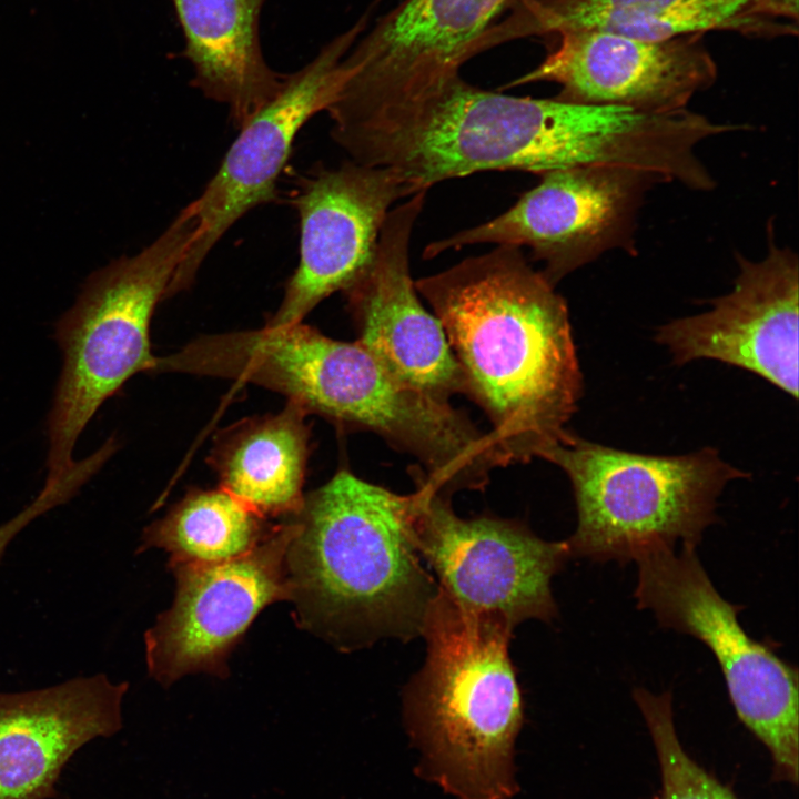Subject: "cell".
Here are the masks:
<instances>
[{"label":"cell","instance_id":"1","mask_svg":"<svg viewBox=\"0 0 799 799\" xmlns=\"http://www.w3.org/2000/svg\"><path fill=\"white\" fill-rule=\"evenodd\" d=\"M492 424L504 465L539 458L569 429L584 380L569 311L520 247L497 245L415 281Z\"/></svg>","mask_w":799,"mask_h":799},{"label":"cell","instance_id":"2","mask_svg":"<svg viewBox=\"0 0 799 799\" xmlns=\"http://www.w3.org/2000/svg\"><path fill=\"white\" fill-rule=\"evenodd\" d=\"M417 496L350 471L304 496L285 557L296 625L340 650L421 636L437 583L414 537Z\"/></svg>","mask_w":799,"mask_h":799},{"label":"cell","instance_id":"3","mask_svg":"<svg viewBox=\"0 0 799 799\" xmlns=\"http://www.w3.org/2000/svg\"><path fill=\"white\" fill-rule=\"evenodd\" d=\"M513 630L438 587L426 610L425 661L403 690V718L419 752L415 773L456 799H509L519 790L514 757L524 704Z\"/></svg>","mask_w":799,"mask_h":799},{"label":"cell","instance_id":"4","mask_svg":"<svg viewBox=\"0 0 799 799\" xmlns=\"http://www.w3.org/2000/svg\"><path fill=\"white\" fill-rule=\"evenodd\" d=\"M190 204L146 247L91 273L57 322L63 364L48 417L45 484L75 463L73 449L100 406L132 376L153 372L150 324L172 295L178 267L195 230Z\"/></svg>","mask_w":799,"mask_h":799},{"label":"cell","instance_id":"5","mask_svg":"<svg viewBox=\"0 0 799 799\" xmlns=\"http://www.w3.org/2000/svg\"><path fill=\"white\" fill-rule=\"evenodd\" d=\"M539 458L568 477L577 525L567 539L572 557L626 564L659 546H697L718 520L726 485L749 473L712 447L680 455L635 453L568 431Z\"/></svg>","mask_w":799,"mask_h":799},{"label":"cell","instance_id":"6","mask_svg":"<svg viewBox=\"0 0 799 799\" xmlns=\"http://www.w3.org/2000/svg\"><path fill=\"white\" fill-rule=\"evenodd\" d=\"M635 562L637 607L650 610L661 627L688 634L708 647L738 719L771 757L772 780L797 786V667L747 634L738 620L742 606L717 591L695 546L681 545L679 552L655 547Z\"/></svg>","mask_w":799,"mask_h":799},{"label":"cell","instance_id":"7","mask_svg":"<svg viewBox=\"0 0 799 799\" xmlns=\"http://www.w3.org/2000/svg\"><path fill=\"white\" fill-rule=\"evenodd\" d=\"M414 537L437 586L458 606L512 627L557 616L552 579L572 557L567 540H546L525 524L495 516L459 517L452 498L418 475Z\"/></svg>","mask_w":799,"mask_h":799},{"label":"cell","instance_id":"8","mask_svg":"<svg viewBox=\"0 0 799 799\" xmlns=\"http://www.w3.org/2000/svg\"><path fill=\"white\" fill-rule=\"evenodd\" d=\"M495 219L432 242V259L465 245L526 246L554 286L607 251L635 253L637 216L658 176L628 168L581 166L548 172Z\"/></svg>","mask_w":799,"mask_h":799},{"label":"cell","instance_id":"9","mask_svg":"<svg viewBox=\"0 0 799 799\" xmlns=\"http://www.w3.org/2000/svg\"><path fill=\"white\" fill-rule=\"evenodd\" d=\"M362 17L325 44L302 69L286 74L280 92L239 130L203 192L190 203L195 230L172 291L194 281L203 261L234 223L254 208L276 201V182L304 124L334 102L345 80L344 58L366 28Z\"/></svg>","mask_w":799,"mask_h":799},{"label":"cell","instance_id":"10","mask_svg":"<svg viewBox=\"0 0 799 799\" xmlns=\"http://www.w3.org/2000/svg\"><path fill=\"white\" fill-rule=\"evenodd\" d=\"M296 529L289 517L242 556L170 567L174 601L144 636L148 669L158 682L170 686L193 672L227 676V657L259 613L290 599L285 557Z\"/></svg>","mask_w":799,"mask_h":799},{"label":"cell","instance_id":"11","mask_svg":"<svg viewBox=\"0 0 799 799\" xmlns=\"http://www.w3.org/2000/svg\"><path fill=\"white\" fill-rule=\"evenodd\" d=\"M759 261L737 254L732 290L711 309L672 320L655 334L676 365L715 360L751 372L798 398L799 263L775 241Z\"/></svg>","mask_w":799,"mask_h":799},{"label":"cell","instance_id":"12","mask_svg":"<svg viewBox=\"0 0 799 799\" xmlns=\"http://www.w3.org/2000/svg\"><path fill=\"white\" fill-rule=\"evenodd\" d=\"M405 196L412 195L396 173L352 161L301 176L292 194L299 263L266 325L300 323L324 299L346 290L371 261L392 205Z\"/></svg>","mask_w":799,"mask_h":799},{"label":"cell","instance_id":"13","mask_svg":"<svg viewBox=\"0 0 799 799\" xmlns=\"http://www.w3.org/2000/svg\"><path fill=\"white\" fill-rule=\"evenodd\" d=\"M425 198L421 191L391 209L371 261L343 292L356 341L400 382L449 402L466 395L465 378L439 320L418 299L409 267L411 236Z\"/></svg>","mask_w":799,"mask_h":799},{"label":"cell","instance_id":"14","mask_svg":"<svg viewBox=\"0 0 799 799\" xmlns=\"http://www.w3.org/2000/svg\"><path fill=\"white\" fill-rule=\"evenodd\" d=\"M545 60L507 88L557 83L556 98L665 113L687 109L717 80L704 34L643 40L598 29L567 31Z\"/></svg>","mask_w":799,"mask_h":799},{"label":"cell","instance_id":"15","mask_svg":"<svg viewBox=\"0 0 799 799\" xmlns=\"http://www.w3.org/2000/svg\"><path fill=\"white\" fill-rule=\"evenodd\" d=\"M507 0H404L344 58L334 101L356 111L404 99L459 75Z\"/></svg>","mask_w":799,"mask_h":799},{"label":"cell","instance_id":"16","mask_svg":"<svg viewBox=\"0 0 799 799\" xmlns=\"http://www.w3.org/2000/svg\"><path fill=\"white\" fill-rule=\"evenodd\" d=\"M128 682L105 675L21 692L0 691V799H52L73 755L122 727Z\"/></svg>","mask_w":799,"mask_h":799},{"label":"cell","instance_id":"17","mask_svg":"<svg viewBox=\"0 0 799 799\" xmlns=\"http://www.w3.org/2000/svg\"><path fill=\"white\" fill-rule=\"evenodd\" d=\"M184 38L179 57L193 68L191 85L229 109L240 129L282 89L286 74L265 61L260 17L266 0H171Z\"/></svg>","mask_w":799,"mask_h":799},{"label":"cell","instance_id":"18","mask_svg":"<svg viewBox=\"0 0 799 799\" xmlns=\"http://www.w3.org/2000/svg\"><path fill=\"white\" fill-rule=\"evenodd\" d=\"M307 413L287 402L275 415L245 418L215 438L209 463L220 487L261 517H292L304 503Z\"/></svg>","mask_w":799,"mask_h":799},{"label":"cell","instance_id":"19","mask_svg":"<svg viewBox=\"0 0 799 799\" xmlns=\"http://www.w3.org/2000/svg\"><path fill=\"white\" fill-rule=\"evenodd\" d=\"M273 526L221 487L193 488L144 528L139 549H164L170 567L221 563L252 550Z\"/></svg>","mask_w":799,"mask_h":799},{"label":"cell","instance_id":"20","mask_svg":"<svg viewBox=\"0 0 799 799\" xmlns=\"http://www.w3.org/2000/svg\"><path fill=\"white\" fill-rule=\"evenodd\" d=\"M605 30L643 40H667L707 31L746 37H795L798 23L768 17L758 0H678L665 8L623 19Z\"/></svg>","mask_w":799,"mask_h":799},{"label":"cell","instance_id":"21","mask_svg":"<svg viewBox=\"0 0 799 799\" xmlns=\"http://www.w3.org/2000/svg\"><path fill=\"white\" fill-rule=\"evenodd\" d=\"M678 0H514L509 14L481 40L483 50L510 40L605 26L665 8Z\"/></svg>","mask_w":799,"mask_h":799},{"label":"cell","instance_id":"22","mask_svg":"<svg viewBox=\"0 0 799 799\" xmlns=\"http://www.w3.org/2000/svg\"><path fill=\"white\" fill-rule=\"evenodd\" d=\"M650 734L660 769L661 787L654 799H739L736 792L700 766L677 735L670 691H633Z\"/></svg>","mask_w":799,"mask_h":799},{"label":"cell","instance_id":"23","mask_svg":"<svg viewBox=\"0 0 799 799\" xmlns=\"http://www.w3.org/2000/svg\"><path fill=\"white\" fill-rule=\"evenodd\" d=\"M61 504L58 493L53 489H41L31 504L16 516L0 525V559L11 540L32 520Z\"/></svg>","mask_w":799,"mask_h":799}]
</instances>
